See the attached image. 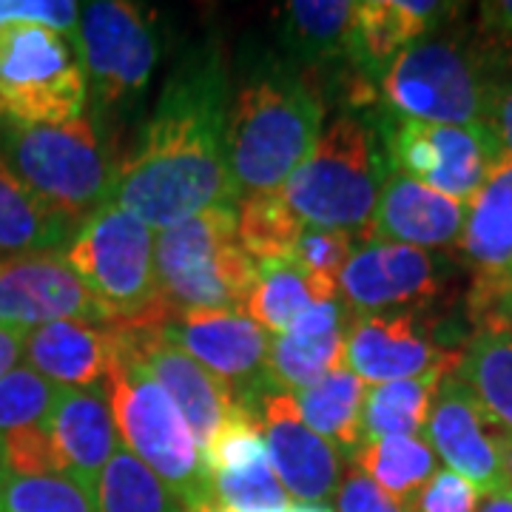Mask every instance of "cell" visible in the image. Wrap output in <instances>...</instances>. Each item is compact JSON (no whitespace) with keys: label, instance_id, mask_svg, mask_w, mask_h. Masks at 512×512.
Here are the masks:
<instances>
[{"label":"cell","instance_id":"44","mask_svg":"<svg viewBox=\"0 0 512 512\" xmlns=\"http://www.w3.org/2000/svg\"><path fill=\"white\" fill-rule=\"evenodd\" d=\"M487 126L498 137L501 148L512 157V80H495Z\"/></svg>","mask_w":512,"mask_h":512},{"label":"cell","instance_id":"42","mask_svg":"<svg viewBox=\"0 0 512 512\" xmlns=\"http://www.w3.org/2000/svg\"><path fill=\"white\" fill-rule=\"evenodd\" d=\"M336 512H404L399 504H393L387 495L370 481L362 476L356 467L350 470L348 478L339 484V493H336Z\"/></svg>","mask_w":512,"mask_h":512},{"label":"cell","instance_id":"10","mask_svg":"<svg viewBox=\"0 0 512 512\" xmlns=\"http://www.w3.org/2000/svg\"><path fill=\"white\" fill-rule=\"evenodd\" d=\"M154 15L128 0H94L80 6L77 55L89 83L92 117H126L140 106L160 63Z\"/></svg>","mask_w":512,"mask_h":512},{"label":"cell","instance_id":"25","mask_svg":"<svg viewBox=\"0 0 512 512\" xmlns=\"http://www.w3.org/2000/svg\"><path fill=\"white\" fill-rule=\"evenodd\" d=\"M353 9L350 0H291L279 6L276 37L282 57L308 77L345 66Z\"/></svg>","mask_w":512,"mask_h":512},{"label":"cell","instance_id":"1","mask_svg":"<svg viewBox=\"0 0 512 512\" xmlns=\"http://www.w3.org/2000/svg\"><path fill=\"white\" fill-rule=\"evenodd\" d=\"M231 80L217 37L191 46L171 69L134 143L120 157L109 202L151 231L237 205L225 157Z\"/></svg>","mask_w":512,"mask_h":512},{"label":"cell","instance_id":"35","mask_svg":"<svg viewBox=\"0 0 512 512\" xmlns=\"http://www.w3.org/2000/svg\"><path fill=\"white\" fill-rule=\"evenodd\" d=\"M0 512H97L92 498L60 476H23L0 467Z\"/></svg>","mask_w":512,"mask_h":512},{"label":"cell","instance_id":"26","mask_svg":"<svg viewBox=\"0 0 512 512\" xmlns=\"http://www.w3.org/2000/svg\"><path fill=\"white\" fill-rule=\"evenodd\" d=\"M453 376L464 384L487 421L512 433V333L481 325L458 353Z\"/></svg>","mask_w":512,"mask_h":512},{"label":"cell","instance_id":"29","mask_svg":"<svg viewBox=\"0 0 512 512\" xmlns=\"http://www.w3.org/2000/svg\"><path fill=\"white\" fill-rule=\"evenodd\" d=\"M69 220L55 214L23 185L9 163L0 157V254H37L63 251L72 239Z\"/></svg>","mask_w":512,"mask_h":512},{"label":"cell","instance_id":"43","mask_svg":"<svg viewBox=\"0 0 512 512\" xmlns=\"http://www.w3.org/2000/svg\"><path fill=\"white\" fill-rule=\"evenodd\" d=\"M470 316L476 328L495 325L512 333V279L490 291H470Z\"/></svg>","mask_w":512,"mask_h":512},{"label":"cell","instance_id":"40","mask_svg":"<svg viewBox=\"0 0 512 512\" xmlns=\"http://www.w3.org/2000/svg\"><path fill=\"white\" fill-rule=\"evenodd\" d=\"M478 498L481 495L470 481L456 476L453 470H439L421 490L413 512H476Z\"/></svg>","mask_w":512,"mask_h":512},{"label":"cell","instance_id":"30","mask_svg":"<svg viewBox=\"0 0 512 512\" xmlns=\"http://www.w3.org/2000/svg\"><path fill=\"white\" fill-rule=\"evenodd\" d=\"M456 365H439L413 379L367 384L362 407V441L384 436H421L444 376Z\"/></svg>","mask_w":512,"mask_h":512},{"label":"cell","instance_id":"5","mask_svg":"<svg viewBox=\"0 0 512 512\" xmlns=\"http://www.w3.org/2000/svg\"><path fill=\"white\" fill-rule=\"evenodd\" d=\"M106 393L120 444L163 481L183 512H194L214 501L200 444L185 424L180 407L120 345V339L106 376Z\"/></svg>","mask_w":512,"mask_h":512},{"label":"cell","instance_id":"27","mask_svg":"<svg viewBox=\"0 0 512 512\" xmlns=\"http://www.w3.org/2000/svg\"><path fill=\"white\" fill-rule=\"evenodd\" d=\"M367 384L348 370L339 367L319 382L296 393L302 421L319 439L336 450V456L353 461L362 447V407H365Z\"/></svg>","mask_w":512,"mask_h":512},{"label":"cell","instance_id":"16","mask_svg":"<svg viewBox=\"0 0 512 512\" xmlns=\"http://www.w3.org/2000/svg\"><path fill=\"white\" fill-rule=\"evenodd\" d=\"M117 339L180 407L185 424L191 427L202 450L220 430L222 421L239 407L231 387L211 370H205L197 359H191L183 348L168 342L157 322L117 325Z\"/></svg>","mask_w":512,"mask_h":512},{"label":"cell","instance_id":"41","mask_svg":"<svg viewBox=\"0 0 512 512\" xmlns=\"http://www.w3.org/2000/svg\"><path fill=\"white\" fill-rule=\"evenodd\" d=\"M478 46L487 55L512 60V0H490L478 6Z\"/></svg>","mask_w":512,"mask_h":512},{"label":"cell","instance_id":"19","mask_svg":"<svg viewBox=\"0 0 512 512\" xmlns=\"http://www.w3.org/2000/svg\"><path fill=\"white\" fill-rule=\"evenodd\" d=\"M43 427L55 447L60 476L92 498L103 467L120 447L106 384L60 387Z\"/></svg>","mask_w":512,"mask_h":512},{"label":"cell","instance_id":"34","mask_svg":"<svg viewBox=\"0 0 512 512\" xmlns=\"http://www.w3.org/2000/svg\"><path fill=\"white\" fill-rule=\"evenodd\" d=\"M365 242L362 231H339V228H308L296 239L293 265L305 276L313 302L339 299V276Z\"/></svg>","mask_w":512,"mask_h":512},{"label":"cell","instance_id":"39","mask_svg":"<svg viewBox=\"0 0 512 512\" xmlns=\"http://www.w3.org/2000/svg\"><path fill=\"white\" fill-rule=\"evenodd\" d=\"M9 20H32L57 35L69 37L77 46L80 29V3L72 0H0V23Z\"/></svg>","mask_w":512,"mask_h":512},{"label":"cell","instance_id":"37","mask_svg":"<svg viewBox=\"0 0 512 512\" xmlns=\"http://www.w3.org/2000/svg\"><path fill=\"white\" fill-rule=\"evenodd\" d=\"M211 498L234 512H285L291 507V495L271 467L262 461L242 473H214L208 476Z\"/></svg>","mask_w":512,"mask_h":512},{"label":"cell","instance_id":"17","mask_svg":"<svg viewBox=\"0 0 512 512\" xmlns=\"http://www.w3.org/2000/svg\"><path fill=\"white\" fill-rule=\"evenodd\" d=\"M256 421L271 467L291 498L299 504H322L339 493L342 458L302 421L293 393L265 390L256 399Z\"/></svg>","mask_w":512,"mask_h":512},{"label":"cell","instance_id":"15","mask_svg":"<svg viewBox=\"0 0 512 512\" xmlns=\"http://www.w3.org/2000/svg\"><path fill=\"white\" fill-rule=\"evenodd\" d=\"M427 308L350 313L345 367L365 384L413 379L439 365H456L458 353L436 345Z\"/></svg>","mask_w":512,"mask_h":512},{"label":"cell","instance_id":"9","mask_svg":"<svg viewBox=\"0 0 512 512\" xmlns=\"http://www.w3.org/2000/svg\"><path fill=\"white\" fill-rule=\"evenodd\" d=\"M86 106L89 83L69 37L32 20L0 23V123L60 126Z\"/></svg>","mask_w":512,"mask_h":512},{"label":"cell","instance_id":"2","mask_svg":"<svg viewBox=\"0 0 512 512\" xmlns=\"http://www.w3.org/2000/svg\"><path fill=\"white\" fill-rule=\"evenodd\" d=\"M325 128V97L282 55L256 52L228 100L225 157L237 200L276 194Z\"/></svg>","mask_w":512,"mask_h":512},{"label":"cell","instance_id":"45","mask_svg":"<svg viewBox=\"0 0 512 512\" xmlns=\"http://www.w3.org/2000/svg\"><path fill=\"white\" fill-rule=\"evenodd\" d=\"M26 336H29V330L12 328V325H0V379H3L9 370H15L20 359H23Z\"/></svg>","mask_w":512,"mask_h":512},{"label":"cell","instance_id":"46","mask_svg":"<svg viewBox=\"0 0 512 512\" xmlns=\"http://www.w3.org/2000/svg\"><path fill=\"white\" fill-rule=\"evenodd\" d=\"M493 444L495 453H498V461H501V473H504L507 484L512 487V433L493 427Z\"/></svg>","mask_w":512,"mask_h":512},{"label":"cell","instance_id":"12","mask_svg":"<svg viewBox=\"0 0 512 512\" xmlns=\"http://www.w3.org/2000/svg\"><path fill=\"white\" fill-rule=\"evenodd\" d=\"M157 325L168 342L228 384L239 407L256 416V399L274 390L268 382L271 336L265 330L245 313L225 311L180 313Z\"/></svg>","mask_w":512,"mask_h":512},{"label":"cell","instance_id":"36","mask_svg":"<svg viewBox=\"0 0 512 512\" xmlns=\"http://www.w3.org/2000/svg\"><path fill=\"white\" fill-rule=\"evenodd\" d=\"M262 461H271L268 447L262 439L259 421L245 407H237L228 419L222 421V427L208 439V444L202 447L205 476L242 473V470H251Z\"/></svg>","mask_w":512,"mask_h":512},{"label":"cell","instance_id":"49","mask_svg":"<svg viewBox=\"0 0 512 512\" xmlns=\"http://www.w3.org/2000/svg\"><path fill=\"white\" fill-rule=\"evenodd\" d=\"M194 512H234V510L222 507V504H217V501H208V504H202V507H197Z\"/></svg>","mask_w":512,"mask_h":512},{"label":"cell","instance_id":"7","mask_svg":"<svg viewBox=\"0 0 512 512\" xmlns=\"http://www.w3.org/2000/svg\"><path fill=\"white\" fill-rule=\"evenodd\" d=\"M154 248L157 237L146 222L114 202H103L74 228L63 251L74 274L117 328L168 319L157 285Z\"/></svg>","mask_w":512,"mask_h":512},{"label":"cell","instance_id":"20","mask_svg":"<svg viewBox=\"0 0 512 512\" xmlns=\"http://www.w3.org/2000/svg\"><path fill=\"white\" fill-rule=\"evenodd\" d=\"M467 220V205L390 171L373 217L362 228L365 242H396L421 251L456 245Z\"/></svg>","mask_w":512,"mask_h":512},{"label":"cell","instance_id":"4","mask_svg":"<svg viewBox=\"0 0 512 512\" xmlns=\"http://www.w3.org/2000/svg\"><path fill=\"white\" fill-rule=\"evenodd\" d=\"M390 177L373 117L342 111L322 128L308 160L282 185V197L308 228L362 231Z\"/></svg>","mask_w":512,"mask_h":512},{"label":"cell","instance_id":"28","mask_svg":"<svg viewBox=\"0 0 512 512\" xmlns=\"http://www.w3.org/2000/svg\"><path fill=\"white\" fill-rule=\"evenodd\" d=\"M350 464L404 512H413L421 490L439 473V458L421 436L365 439Z\"/></svg>","mask_w":512,"mask_h":512},{"label":"cell","instance_id":"38","mask_svg":"<svg viewBox=\"0 0 512 512\" xmlns=\"http://www.w3.org/2000/svg\"><path fill=\"white\" fill-rule=\"evenodd\" d=\"M60 387L46 382L29 365H18L0 379V439L49 416Z\"/></svg>","mask_w":512,"mask_h":512},{"label":"cell","instance_id":"48","mask_svg":"<svg viewBox=\"0 0 512 512\" xmlns=\"http://www.w3.org/2000/svg\"><path fill=\"white\" fill-rule=\"evenodd\" d=\"M285 512H336L325 507V504H299V501H291V507Z\"/></svg>","mask_w":512,"mask_h":512},{"label":"cell","instance_id":"11","mask_svg":"<svg viewBox=\"0 0 512 512\" xmlns=\"http://www.w3.org/2000/svg\"><path fill=\"white\" fill-rule=\"evenodd\" d=\"M390 171L470 205L507 154L490 126H433L384 111L376 120Z\"/></svg>","mask_w":512,"mask_h":512},{"label":"cell","instance_id":"21","mask_svg":"<svg viewBox=\"0 0 512 512\" xmlns=\"http://www.w3.org/2000/svg\"><path fill=\"white\" fill-rule=\"evenodd\" d=\"M458 3L439 0H365L356 3L348 35V63L370 77L382 80L384 69L402 49L416 40L436 35L441 23L456 15Z\"/></svg>","mask_w":512,"mask_h":512},{"label":"cell","instance_id":"32","mask_svg":"<svg viewBox=\"0 0 512 512\" xmlns=\"http://www.w3.org/2000/svg\"><path fill=\"white\" fill-rule=\"evenodd\" d=\"M305 231L302 220L291 211L282 191L276 194H256L237 202V234L245 254L262 262L291 259L296 239Z\"/></svg>","mask_w":512,"mask_h":512},{"label":"cell","instance_id":"23","mask_svg":"<svg viewBox=\"0 0 512 512\" xmlns=\"http://www.w3.org/2000/svg\"><path fill=\"white\" fill-rule=\"evenodd\" d=\"M458 251L473 268V291L512 279V157L504 154L484 188L467 205Z\"/></svg>","mask_w":512,"mask_h":512},{"label":"cell","instance_id":"8","mask_svg":"<svg viewBox=\"0 0 512 512\" xmlns=\"http://www.w3.org/2000/svg\"><path fill=\"white\" fill-rule=\"evenodd\" d=\"M490 55L464 40L430 35L402 49L379 80L387 111L433 126H487L495 77Z\"/></svg>","mask_w":512,"mask_h":512},{"label":"cell","instance_id":"47","mask_svg":"<svg viewBox=\"0 0 512 512\" xmlns=\"http://www.w3.org/2000/svg\"><path fill=\"white\" fill-rule=\"evenodd\" d=\"M476 512H512V487H504L498 493L481 495Z\"/></svg>","mask_w":512,"mask_h":512},{"label":"cell","instance_id":"33","mask_svg":"<svg viewBox=\"0 0 512 512\" xmlns=\"http://www.w3.org/2000/svg\"><path fill=\"white\" fill-rule=\"evenodd\" d=\"M311 305V288L293 259L256 265V282L245 305V316L268 336H282L299 319V313H305Z\"/></svg>","mask_w":512,"mask_h":512},{"label":"cell","instance_id":"22","mask_svg":"<svg viewBox=\"0 0 512 512\" xmlns=\"http://www.w3.org/2000/svg\"><path fill=\"white\" fill-rule=\"evenodd\" d=\"M350 311L342 299L313 302L282 336H271L268 382L274 390L299 393L322 376L345 367Z\"/></svg>","mask_w":512,"mask_h":512},{"label":"cell","instance_id":"31","mask_svg":"<svg viewBox=\"0 0 512 512\" xmlns=\"http://www.w3.org/2000/svg\"><path fill=\"white\" fill-rule=\"evenodd\" d=\"M92 504L97 512H183L163 481L123 444L97 478Z\"/></svg>","mask_w":512,"mask_h":512},{"label":"cell","instance_id":"14","mask_svg":"<svg viewBox=\"0 0 512 512\" xmlns=\"http://www.w3.org/2000/svg\"><path fill=\"white\" fill-rule=\"evenodd\" d=\"M439 254L396 242H362L339 276V299L350 313L427 308L444 291Z\"/></svg>","mask_w":512,"mask_h":512},{"label":"cell","instance_id":"3","mask_svg":"<svg viewBox=\"0 0 512 512\" xmlns=\"http://www.w3.org/2000/svg\"><path fill=\"white\" fill-rule=\"evenodd\" d=\"M0 157L43 205L80 225L109 202L120 157L92 114L60 126L0 123Z\"/></svg>","mask_w":512,"mask_h":512},{"label":"cell","instance_id":"6","mask_svg":"<svg viewBox=\"0 0 512 512\" xmlns=\"http://www.w3.org/2000/svg\"><path fill=\"white\" fill-rule=\"evenodd\" d=\"M154 262L168 316L245 313L256 282V262L239 245L237 205H217L160 231Z\"/></svg>","mask_w":512,"mask_h":512},{"label":"cell","instance_id":"24","mask_svg":"<svg viewBox=\"0 0 512 512\" xmlns=\"http://www.w3.org/2000/svg\"><path fill=\"white\" fill-rule=\"evenodd\" d=\"M117 348V328L89 322H52L29 330L23 365L57 387L106 384Z\"/></svg>","mask_w":512,"mask_h":512},{"label":"cell","instance_id":"18","mask_svg":"<svg viewBox=\"0 0 512 512\" xmlns=\"http://www.w3.org/2000/svg\"><path fill=\"white\" fill-rule=\"evenodd\" d=\"M424 436L436 458L447 464V470L470 481L478 495L510 487L495 453L493 424L481 413L473 393L453 373L441 379Z\"/></svg>","mask_w":512,"mask_h":512},{"label":"cell","instance_id":"13","mask_svg":"<svg viewBox=\"0 0 512 512\" xmlns=\"http://www.w3.org/2000/svg\"><path fill=\"white\" fill-rule=\"evenodd\" d=\"M52 322L114 328L109 313L72 271L66 251L0 256V325L35 330Z\"/></svg>","mask_w":512,"mask_h":512}]
</instances>
